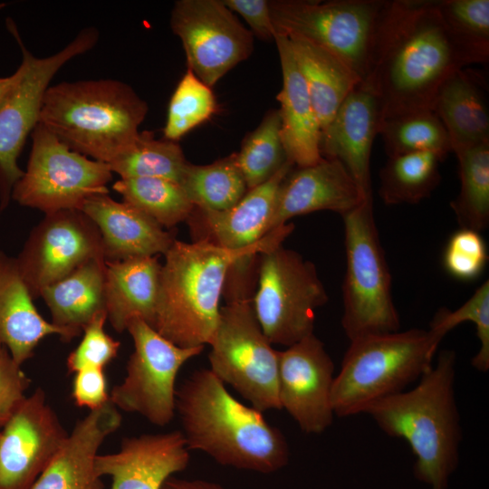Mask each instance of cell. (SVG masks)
<instances>
[{
    "mask_svg": "<svg viewBox=\"0 0 489 489\" xmlns=\"http://www.w3.org/2000/svg\"><path fill=\"white\" fill-rule=\"evenodd\" d=\"M467 65L435 0L386 1L362 81L377 95L383 120L417 110H434L441 85Z\"/></svg>",
    "mask_w": 489,
    "mask_h": 489,
    "instance_id": "6da1fadb",
    "label": "cell"
},
{
    "mask_svg": "<svg viewBox=\"0 0 489 489\" xmlns=\"http://www.w3.org/2000/svg\"><path fill=\"white\" fill-rule=\"evenodd\" d=\"M292 230L293 225L287 223L254 244L238 250L205 239L192 243L175 240L164 254L161 264L153 328L179 347L209 344L217 326L220 298L231 267L244 257L282 244Z\"/></svg>",
    "mask_w": 489,
    "mask_h": 489,
    "instance_id": "7a4b0ae2",
    "label": "cell"
},
{
    "mask_svg": "<svg viewBox=\"0 0 489 489\" xmlns=\"http://www.w3.org/2000/svg\"><path fill=\"white\" fill-rule=\"evenodd\" d=\"M176 412L188 449L222 465L272 474L289 462L283 433L234 398L209 369L195 371L177 390Z\"/></svg>",
    "mask_w": 489,
    "mask_h": 489,
    "instance_id": "3957f363",
    "label": "cell"
},
{
    "mask_svg": "<svg viewBox=\"0 0 489 489\" xmlns=\"http://www.w3.org/2000/svg\"><path fill=\"white\" fill-rule=\"evenodd\" d=\"M455 365V352L442 350L412 389L382 398L365 411L387 435L408 443L416 456L414 475L428 489H447L459 462Z\"/></svg>",
    "mask_w": 489,
    "mask_h": 489,
    "instance_id": "277c9868",
    "label": "cell"
},
{
    "mask_svg": "<svg viewBox=\"0 0 489 489\" xmlns=\"http://www.w3.org/2000/svg\"><path fill=\"white\" fill-rule=\"evenodd\" d=\"M148 110L120 81L62 82L47 88L38 123L72 150L109 164L138 136Z\"/></svg>",
    "mask_w": 489,
    "mask_h": 489,
    "instance_id": "5b68a950",
    "label": "cell"
},
{
    "mask_svg": "<svg viewBox=\"0 0 489 489\" xmlns=\"http://www.w3.org/2000/svg\"><path fill=\"white\" fill-rule=\"evenodd\" d=\"M442 340L429 330L370 334L350 340L334 377V415L365 413L373 403L402 392L433 365Z\"/></svg>",
    "mask_w": 489,
    "mask_h": 489,
    "instance_id": "8992f818",
    "label": "cell"
},
{
    "mask_svg": "<svg viewBox=\"0 0 489 489\" xmlns=\"http://www.w3.org/2000/svg\"><path fill=\"white\" fill-rule=\"evenodd\" d=\"M346 271L341 325L349 340L398 331L392 279L373 216L372 200L342 216Z\"/></svg>",
    "mask_w": 489,
    "mask_h": 489,
    "instance_id": "52a82bcc",
    "label": "cell"
},
{
    "mask_svg": "<svg viewBox=\"0 0 489 489\" xmlns=\"http://www.w3.org/2000/svg\"><path fill=\"white\" fill-rule=\"evenodd\" d=\"M220 307L216 331L209 345L210 370L231 385L253 408L264 412L281 409L278 398L279 351L264 333L252 297L234 286Z\"/></svg>",
    "mask_w": 489,
    "mask_h": 489,
    "instance_id": "ba28073f",
    "label": "cell"
},
{
    "mask_svg": "<svg viewBox=\"0 0 489 489\" xmlns=\"http://www.w3.org/2000/svg\"><path fill=\"white\" fill-rule=\"evenodd\" d=\"M257 289L252 304L272 344L289 347L313 333L315 312L328 294L315 265L277 245L258 255Z\"/></svg>",
    "mask_w": 489,
    "mask_h": 489,
    "instance_id": "9c48e42d",
    "label": "cell"
},
{
    "mask_svg": "<svg viewBox=\"0 0 489 489\" xmlns=\"http://www.w3.org/2000/svg\"><path fill=\"white\" fill-rule=\"evenodd\" d=\"M385 0L269 1L275 34L299 36L331 52L366 77Z\"/></svg>",
    "mask_w": 489,
    "mask_h": 489,
    "instance_id": "30bf717a",
    "label": "cell"
},
{
    "mask_svg": "<svg viewBox=\"0 0 489 489\" xmlns=\"http://www.w3.org/2000/svg\"><path fill=\"white\" fill-rule=\"evenodd\" d=\"M31 135L26 170L11 193L18 204L50 214L80 209L89 197L109 193L112 171L107 163L72 150L41 123Z\"/></svg>",
    "mask_w": 489,
    "mask_h": 489,
    "instance_id": "8fae6325",
    "label": "cell"
},
{
    "mask_svg": "<svg viewBox=\"0 0 489 489\" xmlns=\"http://www.w3.org/2000/svg\"><path fill=\"white\" fill-rule=\"evenodd\" d=\"M126 331L132 338L134 350L125 378L110 392V401L118 409L139 414L154 425L166 426L176 414L177 373L205 347H179L140 318L130 320Z\"/></svg>",
    "mask_w": 489,
    "mask_h": 489,
    "instance_id": "7c38bea8",
    "label": "cell"
},
{
    "mask_svg": "<svg viewBox=\"0 0 489 489\" xmlns=\"http://www.w3.org/2000/svg\"><path fill=\"white\" fill-rule=\"evenodd\" d=\"M6 25L21 47L25 70L21 82L0 108L1 210L7 206L14 185L24 175L17 160L27 136L38 123L50 82L66 62L94 47L99 38L96 28L87 27L56 53L37 58L24 46L12 19H7Z\"/></svg>",
    "mask_w": 489,
    "mask_h": 489,
    "instance_id": "4fadbf2b",
    "label": "cell"
},
{
    "mask_svg": "<svg viewBox=\"0 0 489 489\" xmlns=\"http://www.w3.org/2000/svg\"><path fill=\"white\" fill-rule=\"evenodd\" d=\"M170 27L182 42L187 69L211 88L254 49V34L222 0L176 1Z\"/></svg>",
    "mask_w": 489,
    "mask_h": 489,
    "instance_id": "5bb4252c",
    "label": "cell"
},
{
    "mask_svg": "<svg viewBox=\"0 0 489 489\" xmlns=\"http://www.w3.org/2000/svg\"><path fill=\"white\" fill-rule=\"evenodd\" d=\"M104 258L101 233L79 209L45 214L16 258L34 299L87 262Z\"/></svg>",
    "mask_w": 489,
    "mask_h": 489,
    "instance_id": "9a60e30c",
    "label": "cell"
},
{
    "mask_svg": "<svg viewBox=\"0 0 489 489\" xmlns=\"http://www.w3.org/2000/svg\"><path fill=\"white\" fill-rule=\"evenodd\" d=\"M67 435L43 388L26 396L0 429V489H31Z\"/></svg>",
    "mask_w": 489,
    "mask_h": 489,
    "instance_id": "2e32d148",
    "label": "cell"
},
{
    "mask_svg": "<svg viewBox=\"0 0 489 489\" xmlns=\"http://www.w3.org/2000/svg\"><path fill=\"white\" fill-rule=\"evenodd\" d=\"M333 373L334 363L314 333L279 351L280 407L306 434H321L332 424Z\"/></svg>",
    "mask_w": 489,
    "mask_h": 489,
    "instance_id": "e0dca14e",
    "label": "cell"
},
{
    "mask_svg": "<svg viewBox=\"0 0 489 489\" xmlns=\"http://www.w3.org/2000/svg\"><path fill=\"white\" fill-rule=\"evenodd\" d=\"M190 450L180 430L126 437L117 452L98 455V475L111 479L110 489H162L185 470Z\"/></svg>",
    "mask_w": 489,
    "mask_h": 489,
    "instance_id": "ac0fdd59",
    "label": "cell"
},
{
    "mask_svg": "<svg viewBox=\"0 0 489 489\" xmlns=\"http://www.w3.org/2000/svg\"><path fill=\"white\" fill-rule=\"evenodd\" d=\"M381 120L379 99L361 81L321 130V157L338 159L345 166L364 200L372 199L370 156Z\"/></svg>",
    "mask_w": 489,
    "mask_h": 489,
    "instance_id": "d6986e66",
    "label": "cell"
},
{
    "mask_svg": "<svg viewBox=\"0 0 489 489\" xmlns=\"http://www.w3.org/2000/svg\"><path fill=\"white\" fill-rule=\"evenodd\" d=\"M364 201L345 166L338 159L322 158L315 164L292 168L284 177L267 234L292 217L316 211L343 216Z\"/></svg>",
    "mask_w": 489,
    "mask_h": 489,
    "instance_id": "ffe728a7",
    "label": "cell"
},
{
    "mask_svg": "<svg viewBox=\"0 0 489 489\" xmlns=\"http://www.w3.org/2000/svg\"><path fill=\"white\" fill-rule=\"evenodd\" d=\"M122 417L108 401L78 420L31 489H105L95 467L99 449Z\"/></svg>",
    "mask_w": 489,
    "mask_h": 489,
    "instance_id": "44dd1931",
    "label": "cell"
},
{
    "mask_svg": "<svg viewBox=\"0 0 489 489\" xmlns=\"http://www.w3.org/2000/svg\"><path fill=\"white\" fill-rule=\"evenodd\" d=\"M79 210L98 227L105 261L164 254L176 240L153 219L108 194L89 197Z\"/></svg>",
    "mask_w": 489,
    "mask_h": 489,
    "instance_id": "7402d4cb",
    "label": "cell"
},
{
    "mask_svg": "<svg viewBox=\"0 0 489 489\" xmlns=\"http://www.w3.org/2000/svg\"><path fill=\"white\" fill-rule=\"evenodd\" d=\"M283 86L276 99L280 102V135L287 159L297 167L320 161L321 128L308 88L296 64L289 39L275 34Z\"/></svg>",
    "mask_w": 489,
    "mask_h": 489,
    "instance_id": "603a6c76",
    "label": "cell"
},
{
    "mask_svg": "<svg viewBox=\"0 0 489 489\" xmlns=\"http://www.w3.org/2000/svg\"><path fill=\"white\" fill-rule=\"evenodd\" d=\"M293 167L288 160L273 177L249 189L227 210L195 207L192 215L203 229L202 236L197 240L205 239L231 250L243 249L260 241L268 232L280 186Z\"/></svg>",
    "mask_w": 489,
    "mask_h": 489,
    "instance_id": "cb8c5ba5",
    "label": "cell"
},
{
    "mask_svg": "<svg viewBox=\"0 0 489 489\" xmlns=\"http://www.w3.org/2000/svg\"><path fill=\"white\" fill-rule=\"evenodd\" d=\"M16 258L0 250V346L22 366L47 336L62 331L37 311Z\"/></svg>",
    "mask_w": 489,
    "mask_h": 489,
    "instance_id": "d4e9b609",
    "label": "cell"
},
{
    "mask_svg": "<svg viewBox=\"0 0 489 489\" xmlns=\"http://www.w3.org/2000/svg\"><path fill=\"white\" fill-rule=\"evenodd\" d=\"M161 264L157 256L106 261L105 304L107 320L123 332L133 318L153 327Z\"/></svg>",
    "mask_w": 489,
    "mask_h": 489,
    "instance_id": "484cf974",
    "label": "cell"
},
{
    "mask_svg": "<svg viewBox=\"0 0 489 489\" xmlns=\"http://www.w3.org/2000/svg\"><path fill=\"white\" fill-rule=\"evenodd\" d=\"M484 83L479 72L462 68L438 90L434 111L448 134L454 153L489 142Z\"/></svg>",
    "mask_w": 489,
    "mask_h": 489,
    "instance_id": "4316f807",
    "label": "cell"
},
{
    "mask_svg": "<svg viewBox=\"0 0 489 489\" xmlns=\"http://www.w3.org/2000/svg\"><path fill=\"white\" fill-rule=\"evenodd\" d=\"M105 267V259L91 260L41 291L51 322L62 331V340L80 336L97 313L106 311Z\"/></svg>",
    "mask_w": 489,
    "mask_h": 489,
    "instance_id": "83f0119b",
    "label": "cell"
},
{
    "mask_svg": "<svg viewBox=\"0 0 489 489\" xmlns=\"http://www.w3.org/2000/svg\"><path fill=\"white\" fill-rule=\"evenodd\" d=\"M287 37L322 130L362 80L344 61L325 48L299 36Z\"/></svg>",
    "mask_w": 489,
    "mask_h": 489,
    "instance_id": "f1b7e54d",
    "label": "cell"
},
{
    "mask_svg": "<svg viewBox=\"0 0 489 489\" xmlns=\"http://www.w3.org/2000/svg\"><path fill=\"white\" fill-rule=\"evenodd\" d=\"M444 159L434 152L388 157L379 172V194L387 205L417 204L428 197L441 180Z\"/></svg>",
    "mask_w": 489,
    "mask_h": 489,
    "instance_id": "f546056e",
    "label": "cell"
},
{
    "mask_svg": "<svg viewBox=\"0 0 489 489\" xmlns=\"http://www.w3.org/2000/svg\"><path fill=\"white\" fill-rule=\"evenodd\" d=\"M195 207L224 211L237 204L248 191L236 153L208 165H187L179 182Z\"/></svg>",
    "mask_w": 489,
    "mask_h": 489,
    "instance_id": "4dcf8cb0",
    "label": "cell"
},
{
    "mask_svg": "<svg viewBox=\"0 0 489 489\" xmlns=\"http://www.w3.org/2000/svg\"><path fill=\"white\" fill-rule=\"evenodd\" d=\"M455 155L460 191L450 206L460 228L480 232L489 225V142Z\"/></svg>",
    "mask_w": 489,
    "mask_h": 489,
    "instance_id": "1f68e13d",
    "label": "cell"
},
{
    "mask_svg": "<svg viewBox=\"0 0 489 489\" xmlns=\"http://www.w3.org/2000/svg\"><path fill=\"white\" fill-rule=\"evenodd\" d=\"M187 164L177 141L142 131L108 165L120 178L160 177L179 184Z\"/></svg>",
    "mask_w": 489,
    "mask_h": 489,
    "instance_id": "d6a6232c",
    "label": "cell"
},
{
    "mask_svg": "<svg viewBox=\"0 0 489 489\" xmlns=\"http://www.w3.org/2000/svg\"><path fill=\"white\" fill-rule=\"evenodd\" d=\"M112 188L122 197L123 202L163 228H171L187 220L195 208L179 184L166 178H120Z\"/></svg>",
    "mask_w": 489,
    "mask_h": 489,
    "instance_id": "836d02e7",
    "label": "cell"
},
{
    "mask_svg": "<svg viewBox=\"0 0 489 489\" xmlns=\"http://www.w3.org/2000/svg\"><path fill=\"white\" fill-rule=\"evenodd\" d=\"M388 157L411 152H434L444 160L452 152L448 134L432 110H417L383 119L379 125Z\"/></svg>",
    "mask_w": 489,
    "mask_h": 489,
    "instance_id": "e575fe53",
    "label": "cell"
},
{
    "mask_svg": "<svg viewBox=\"0 0 489 489\" xmlns=\"http://www.w3.org/2000/svg\"><path fill=\"white\" fill-rule=\"evenodd\" d=\"M451 38L468 64L489 59V0H435Z\"/></svg>",
    "mask_w": 489,
    "mask_h": 489,
    "instance_id": "d590c367",
    "label": "cell"
},
{
    "mask_svg": "<svg viewBox=\"0 0 489 489\" xmlns=\"http://www.w3.org/2000/svg\"><path fill=\"white\" fill-rule=\"evenodd\" d=\"M280 126L278 110H269L259 126L246 135L236 153L248 190L269 180L288 161Z\"/></svg>",
    "mask_w": 489,
    "mask_h": 489,
    "instance_id": "8d00e7d4",
    "label": "cell"
},
{
    "mask_svg": "<svg viewBox=\"0 0 489 489\" xmlns=\"http://www.w3.org/2000/svg\"><path fill=\"white\" fill-rule=\"evenodd\" d=\"M211 87L190 70L179 81L169 101L164 139L177 141L192 129L207 120L216 111Z\"/></svg>",
    "mask_w": 489,
    "mask_h": 489,
    "instance_id": "74e56055",
    "label": "cell"
},
{
    "mask_svg": "<svg viewBox=\"0 0 489 489\" xmlns=\"http://www.w3.org/2000/svg\"><path fill=\"white\" fill-rule=\"evenodd\" d=\"M464 321H471L476 329L479 350L471 360L481 372L489 369V281L483 283L458 309H439L433 317L429 331L439 340Z\"/></svg>",
    "mask_w": 489,
    "mask_h": 489,
    "instance_id": "f35d334b",
    "label": "cell"
},
{
    "mask_svg": "<svg viewBox=\"0 0 489 489\" xmlns=\"http://www.w3.org/2000/svg\"><path fill=\"white\" fill-rule=\"evenodd\" d=\"M106 321L107 312L102 311L84 327L82 340L67 357L66 365L70 373L86 368L104 369L117 357L120 342L105 331Z\"/></svg>",
    "mask_w": 489,
    "mask_h": 489,
    "instance_id": "ab89813d",
    "label": "cell"
},
{
    "mask_svg": "<svg viewBox=\"0 0 489 489\" xmlns=\"http://www.w3.org/2000/svg\"><path fill=\"white\" fill-rule=\"evenodd\" d=\"M488 260L485 243L479 232L460 228L449 239L444 254L446 271L461 280H473Z\"/></svg>",
    "mask_w": 489,
    "mask_h": 489,
    "instance_id": "60d3db41",
    "label": "cell"
},
{
    "mask_svg": "<svg viewBox=\"0 0 489 489\" xmlns=\"http://www.w3.org/2000/svg\"><path fill=\"white\" fill-rule=\"evenodd\" d=\"M31 379L11 357L5 347L0 346V429L10 419L25 398Z\"/></svg>",
    "mask_w": 489,
    "mask_h": 489,
    "instance_id": "b9f144b4",
    "label": "cell"
},
{
    "mask_svg": "<svg viewBox=\"0 0 489 489\" xmlns=\"http://www.w3.org/2000/svg\"><path fill=\"white\" fill-rule=\"evenodd\" d=\"M74 404L90 410L97 409L110 401L104 369L86 368L74 373L72 385Z\"/></svg>",
    "mask_w": 489,
    "mask_h": 489,
    "instance_id": "7bdbcfd3",
    "label": "cell"
},
{
    "mask_svg": "<svg viewBox=\"0 0 489 489\" xmlns=\"http://www.w3.org/2000/svg\"><path fill=\"white\" fill-rule=\"evenodd\" d=\"M232 12L240 14L251 33L263 41L273 40L275 30L271 19L268 0H222Z\"/></svg>",
    "mask_w": 489,
    "mask_h": 489,
    "instance_id": "ee69618b",
    "label": "cell"
},
{
    "mask_svg": "<svg viewBox=\"0 0 489 489\" xmlns=\"http://www.w3.org/2000/svg\"><path fill=\"white\" fill-rule=\"evenodd\" d=\"M162 489H225L221 484L203 479H181L171 476Z\"/></svg>",
    "mask_w": 489,
    "mask_h": 489,
    "instance_id": "f6af8a7d",
    "label": "cell"
},
{
    "mask_svg": "<svg viewBox=\"0 0 489 489\" xmlns=\"http://www.w3.org/2000/svg\"><path fill=\"white\" fill-rule=\"evenodd\" d=\"M25 66L22 62L14 73L7 77H0V108L21 82Z\"/></svg>",
    "mask_w": 489,
    "mask_h": 489,
    "instance_id": "bcb514c9",
    "label": "cell"
}]
</instances>
